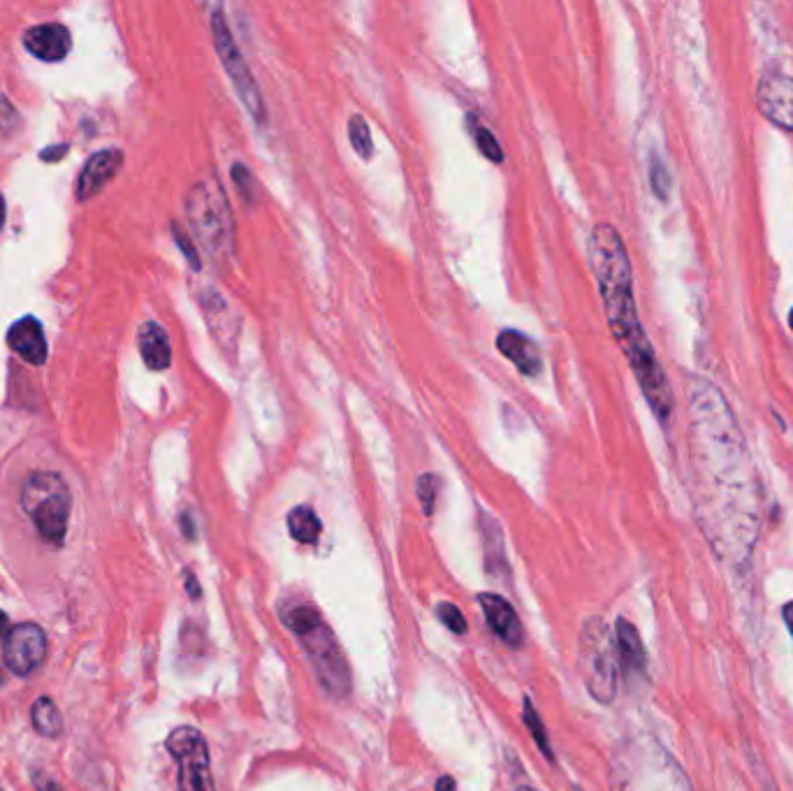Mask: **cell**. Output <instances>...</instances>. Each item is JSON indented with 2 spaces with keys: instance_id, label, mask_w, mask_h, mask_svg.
<instances>
[{
  "instance_id": "6da1fadb",
  "label": "cell",
  "mask_w": 793,
  "mask_h": 791,
  "mask_svg": "<svg viewBox=\"0 0 793 791\" xmlns=\"http://www.w3.org/2000/svg\"><path fill=\"white\" fill-rule=\"evenodd\" d=\"M691 399V462L701 527L724 557L752 553L759 525V481L747 441L729 402L705 379H694Z\"/></svg>"
},
{
  "instance_id": "7a4b0ae2",
  "label": "cell",
  "mask_w": 793,
  "mask_h": 791,
  "mask_svg": "<svg viewBox=\"0 0 793 791\" xmlns=\"http://www.w3.org/2000/svg\"><path fill=\"white\" fill-rule=\"evenodd\" d=\"M587 256L596 286H599L603 309H606L610 332L620 344L622 353L627 355L654 416L668 425L675 409V395L659 365L652 341L640 323L634 297V272H631V260L620 232L610 223H596L587 242Z\"/></svg>"
},
{
  "instance_id": "3957f363",
  "label": "cell",
  "mask_w": 793,
  "mask_h": 791,
  "mask_svg": "<svg viewBox=\"0 0 793 791\" xmlns=\"http://www.w3.org/2000/svg\"><path fill=\"white\" fill-rule=\"evenodd\" d=\"M610 791H689L680 766L652 738H631L610 764Z\"/></svg>"
},
{
  "instance_id": "277c9868",
  "label": "cell",
  "mask_w": 793,
  "mask_h": 791,
  "mask_svg": "<svg viewBox=\"0 0 793 791\" xmlns=\"http://www.w3.org/2000/svg\"><path fill=\"white\" fill-rule=\"evenodd\" d=\"M188 228L207 256L228 260L235 251V219L216 179H202L188 188L184 198Z\"/></svg>"
},
{
  "instance_id": "5b68a950",
  "label": "cell",
  "mask_w": 793,
  "mask_h": 791,
  "mask_svg": "<svg viewBox=\"0 0 793 791\" xmlns=\"http://www.w3.org/2000/svg\"><path fill=\"white\" fill-rule=\"evenodd\" d=\"M578 666L587 692L599 703H613L620 687V657L615 636L601 618H589L582 624Z\"/></svg>"
},
{
  "instance_id": "8992f818",
  "label": "cell",
  "mask_w": 793,
  "mask_h": 791,
  "mask_svg": "<svg viewBox=\"0 0 793 791\" xmlns=\"http://www.w3.org/2000/svg\"><path fill=\"white\" fill-rule=\"evenodd\" d=\"M70 506L68 483L54 471H38L21 488V509L33 520L42 539L52 546H61L68 534Z\"/></svg>"
},
{
  "instance_id": "52a82bcc",
  "label": "cell",
  "mask_w": 793,
  "mask_h": 791,
  "mask_svg": "<svg viewBox=\"0 0 793 791\" xmlns=\"http://www.w3.org/2000/svg\"><path fill=\"white\" fill-rule=\"evenodd\" d=\"M209 28H212V40L218 58H221V65L228 72L232 86H235L239 100H242L244 110L249 112V116L260 126L267 123V105L263 93H260V86L253 77V72L246 63V58L239 49L237 40L232 38L228 21H225L223 7L214 5L212 14H209Z\"/></svg>"
},
{
  "instance_id": "ba28073f",
  "label": "cell",
  "mask_w": 793,
  "mask_h": 791,
  "mask_svg": "<svg viewBox=\"0 0 793 791\" xmlns=\"http://www.w3.org/2000/svg\"><path fill=\"white\" fill-rule=\"evenodd\" d=\"M300 638L325 692L334 699H346L351 692V669L332 629L320 620L311 629L302 631Z\"/></svg>"
},
{
  "instance_id": "9c48e42d",
  "label": "cell",
  "mask_w": 793,
  "mask_h": 791,
  "mask_svg": "<svg viewBox=\"0 0 793 791\" xmlns=\"http://www.w3.org/2000/svg\"><path fill=\"white\" fill-rule=\"evenodd\" d=\"M165 747L179 766V791H216L207 743L198 729H174L167 736Z\"/></svg>"
},
{
  "instance_id": "30bf717a",
  "label": "cell",
  "mask_w": 793,
  "mask_h": 791,
  "mask_svg": "<svg viewBox=\"0 0 793 791\" xmlns=\"http://www.w3.org/2000/svg\"><path fill=\"white\" fill-rule=\"evenodd\" d=\"M47 655V636L33 622H21L7 631L3 638V657L7 669L26 678L38 669Z\"/></svg>"
},
{
  "instance_id": "8fae6325",
  "label": "cell",
  "mask_w": 793,
  "mask_h": 791,
  "mask_svg": "<svg viewBox=\"0 0 793 791\" xmlns=\"http://www.w3.org/2000/svg\"><path fill=\"white\" fill-rule=\"evenodd\" d=\"M756 105L770 123L793 133V77L766 72L756 86Z\"/></svg>"
},
{
  "instance_id": "7c38bea8",
  "label": "cell",
  "mask_w": 793,
  "mask_h": 791,
  "mask_svg": "<svg viewBox=\"0 0 793 791\" xmlns=\"http://www.w3.org/2000/svg\"><path fill=\"white\" fill-rule=\"evenodd\" d=\"M198 300L202 311H205L209 330H212V335L216 337L218 346H221L223 351H237L242 318H239L235 309H232V304L225 300L216 288H207Z\"/></svg>"
},
{
  "instance_id": "4fadbf2b",
  "label": "cell",
  "mask_w": 793,
  "mask_h": 791,
  "mask_svg": "<svg viewBox=\"0 0 793 791\" xmlns=\"http://www.w3.org/2000/svg\"><path fill=\"white\" fill-rule=\"evenodd\" d=\"M24 47L45 63L63 61L72 49V35L63 24H40L24 33Z\"/></svg>"
},
{
  "instance_id": "5bb4252c",
  "label": "cell",
  "mask_w": 793,
  "mask_h": 791,
  "mask_svg": "<svg viewBox=\"0 0 793 791\" xmlns=\"http://www.w3.org/2000/svg\"><path fill=\"white\" fill-rule=\"evenodd\" d=\"M123 163V154L119 149H105L93 154L86 161L82 174L77 181V200H91L93 195H98L103 188L114 179V174L119 172Z\"/></svg>"
},
{
  "instance_id": "9a60e30c",
  "label": "cell",
  "mask_w": 793,
  "mask_h": 791,
  "mask_svg": "<svg viewBox=\"0 0 793 791\" xmlns=\"http://www.w3.org/2000/svg\"><path fill=\"white\" fill-rule=\"evenodd\" d=\"M478 599H480V606H483V613H485L487 622H490L494 634H497L506 645H511V648H520L522 638H525V631H522L520 618H518V613L513 611V606L508 604L504 597H499V594H492V592L480 594Z\"/></svg>"
},
{
  "instance_id": "2e32d148",
  "label": "cell",
  "mask_w": 793,
  "mask_h": 791,
  "mask_svg": "<svg viewBox=\"0 0 793 791\" xmlns=\"http://www.w3.org/2000/svg\"><path fill=\"white\" fill-rule=\"evenodd\" d=\"M7 344L14 353H19L28 365H45L47 360V339L42 323L35 316H24L7 332Z\"/></svg>"
},
{
  "instance_id": "e0dca14e",
  "label": "cell",
  "mask_w": 793,
  "mask_h": 791,
  "mask_svg": "<svg viewBox=\"0 0 793 791\" xmlns=\"http://www.w3.org/2000/svg\"><path fill=\"white\" fill-rule=\"evenodd\" d=\"M497 348L506 360H511L525 376H536L543 369V358L536 341L520 330H501Z\"/></svg>"
},
{
  "instance_id": "ac0fdd59",
  "label": "cell",
  "mask_w": 793,
  "mask_h": 791,
  "mask_svg": "<svg viewBox=\"0 0 793 791\" xmlns=\"http://www.w3.org/2000/svg\"><path fill=\"white\" fill-rule=\"evenodd\" d=\"M615 645L617 657H620V669L627 676H645L647 655L645 645L640 641L638 629L629 620L620 618L615 624Z\"/></svg>"
},
{
  "instance_id": "d6986e66",
  "label": "cell",
  "mask_w": 793,
  "mask_h": 791,
  "mask_svg": "<svg viewBox=\"0 0 793 791\" xmlns=\"http://www.w3.org/2000/svg\"><path fill=\"white\" fill-rule=\"evenodd\" d=\"M137 346H140L142 360L151 372H165L172 365V346L165 328L156 321H147L137 335Z\"/></svg>"
},
{
  "instance_id": "ffe728a7",
  "label": "cell",
  "mask_w": 793,
  "mask_h": 791,
  "mask_svg": "<svg viewBox=\"0 0 793 791\" xmlns=\"http://www.w3.org/2000/svg\"><path fill=\"white\" fill-rule=\"evenodd\" d=\"M480 536H483L487 571H490L492 576H501V573L508 569L504 534H501V527L497 525V520L490 518L487 513H480Z\"/></svg>"
},
{
  "instance_id": "44dd1931",
  "label": "cell",
  "mask_w": 793,
  "mask_h": 791,
  "mask_svg": "<svg viewBox=\"0 0 793 791\" xmlns=\"http://www.w3.org/2000/svg\"><path fill=\"white\" fill-rule=\"evenodd\" d=\"M288 529L290 536H293L297 543L314 546V543L320 539L323 525H320L314 509H309V506H295V509L288 513Z\"/></svg>"
},
{
  "instance_id": "7402d4cb",
  "label": "cell",
  "mask_w": 793,
  "mask_h": 791,
  "mask_svg": "<svg viewBox=\"0 0 793 791\" xmlns=\"http://www.w3.org/2000/svg\"><path fill=\"white\" fill-rule=\"evenodd\" d=\"M31 717H33V727L40 736H45V738L61 736L63 717H61V713H58L56 703L49 699V696H40V699L33 703Z\"/></svg>"
},
{
  "instance_id": "603a6c76",
  "label": "cell",
  "mask_w": 793,
  "mask_h": 791,
  "mask_svg": "<svg viewBox=\"0 0 793 791\" xmlns=\"http://www.w3.org/2000/svg\"><path fill=\"white\" fill-rule=\"evenodd\" d=\"M348 140H351V147L360 158H365V161L374 158V140H371V130L365 116L353 114L348 119Z\"/></svg>"
},
{
  "instance_id": "cb8c5ba5",
  "label": "cell",
  "mask_w": 793,
  "mask_h": 791,
  "mask_svg": "<svg viewBox=\"0 0 793 791\" xmlns=\"http://www.w3.org/2000/svg\"><path fill=\"white\" fill-rule=\"evenodd\" d=\"M471 135H474V142L480 154H483L487 161L492 163H501L504 161V151L499 147V140L494 137V133L490 128L480 126L478 121H474V130H471Z\"/></svg>"
},
{
  "instance_id": "d4e9b609",
  "label": "cell",
  "mask_w": 793,
  "mask_h": 791,
  "mask_svg": "<svg viewBox=\"0 0 793 791\" xmlns=\"http://www.w3.org/2000/svg\"><path fill=\"white\" fill-rule=\"evenodd\" d=\"M420 504H423V513L432 515L436 506V495H439V478L434 474H423L416 483Z\"/></svg>"
},
{
  "instance_id": "484cf974",
  "label": "cell",
  "mask_w": 793,
  "mask_h": 791,
  "mask_svg": "<svg viewBox=\"0 0 793 791\" xmlns=\"http://www.w3.org/2000/svg\"><path fill=\"white\" fill-rule=\"evenodd\" d=\"M525 722L531 731V736H534V740L538 743V747H541V752L552 761V747L548 743V734H545L543 724H541V720H538V713L534 710V706H531L529 699H525Z\"/></svg>"
},
{
  "instance_id": "4316f807",
  "label": "cell",
  "mask_w": 793,
  "mask_h": 791,
  "mask_svg": "<svg viewBox=\"0 0 793 791\" xmlns=\"http://www.w3.org/2000/svg\"><path fill=\"white\" fill-rule=\"evenodd\" d=\"M436 615H439V620L446 624L450 631H455V634H464V631H467V620H464L462 611L455 604H439Z\"/></svg>"
},
{
  "instance_id": "83f0119b",
  "label": "cell",
  "mask_w": 793,
  "mask_h": 791,
  "mask_svg": "<svg viewBox=\"0 0 793 791\" xmlns=\"http://www.w3.org/2000/svg\"><path fill=\"white\" fill-rule=\"evenodd\" d=\"M650 181H652L654 193L659 195V200H668V186H671V179H668V172L664 168V163L659 161V156H652Z\"/></svg>"
},
{
  "instance_id": "f1b7e54d",
  "label": "cell",
  "mask_w": 793,
  "mask_h": 791,
  "mask_svg": "<svg viewBox=\"0 0 793 791\" xmlns=\"http://www.w3.org/2000/svg\"><path fill=\"white\" fill-rule=\"evenodd\" d=\"M232 181H235V186H237V191L242 193V198L249 202V200H253V179H251V172H249V168H244L242 163H235L232 165Z\"/></svg>"
},
{
  "instance_id": "f546056e",
  "label": "cell",
  "mask_w": 793,
  "mask_h": 791,
  "mask_svg": "<svg viewBox=\"0 0 793 791\" xmlns=\"http://www.w3.org/2000/svg\"><path fill=\"white\" fill-rule=\"evenodd\" d=\"M172 235H174V239H177V244H179V249L186 253V258H188V263H191L195 270H200V258H198V251H195V246H193V242L191 239H188L184 232H181V228L177 226V223H174L172 226Z\"/></svg>"
},
{
  "instance_id": "4dcf8cb0",
  "label": "cell",
  "mask_w": 793,
  "mask_h": 791,
  "mask_svg": "<svg viewBox=\"0 0 793 791\" xmlns=\"http://www.w3.org/2000/svg\"><path fill=\"white\" fill-rule=\"evenodd\" d=\"M35 787H38V791H63L54 780L45 778V775H35Z\"/></svg>"
},
{
  "instance_id": "1f68e13d",
  "label": "cell",
  "mask_w": 793,
  "mask_h": 791,
  "mask_svg": "<svg viewBox=\"0 0 793 791\" xmlns=\"http://www.w3.org/2000/svg\"><path fill=\"white\" fill-rule=\"evenodd\" d=\"M65 151H68L65 144H61V147H49V151L42 154V161H56V158H61L65 154Z\"/></svg>"
},
{
  "instance_id": "d6a6232c",
  "label": "cell",
  "mask_w": 793,
  "mask_h": 791,
  "mask_svg": "<svg viewBox=\"0 0 793 791\" xmlns=\"http://www.w3.org/2000/svg\"><path fill=\"white\" fill-rule=\"evenodd\" d=\"M782 618H784V624H787L789 634H791V638H793V601H789V604H784V608H782Z\"/></svg>"
},
{
  "instance_id": "836d02e7",
  "label": "cell",
  "mask_w": 793,
  "mask_h": 791,
  "mask_svg": "<svg viewBox=\"0 0 793 791\" xmlns=\"http://www.w3.org/2000/svg\"><path fill=\"white\" fill-rule=\"evenodd\" d=\"M186 587H188V594H191L193 599L200 597V587H198V580H195L193 573H186Z\"/></svg>"
},
{
  "instance_id": "e575fe53",
  "label": "cell",
  "mask_w": 793,
  "mask_h": 791,
  "mask_svg": "<svg viewBox=\"0 0 793 791\" xmlns=\"http://www.w3.org/2000/svg\"><path fill=\"white\" fill-rule=\"evenodd\" d=\"M436 791H455V780L448 778V775H443V778L436 782Z\"/></svg>"
},
{
  "instance_id": "d590c367",
  "label": "cell",
  "mask_w": 793,
  "mask_h": 791,
  "mask_svg": "<svg viewBox=\"0 0 793 791\" xmlns=\"http://www.w3.org/2000/svg\"><path fill=\"white\" fill-rule=\"evenodd\" d=\"M181 527H184V532L188 539H193L195 536V527L191 525V520H188V515H181Z\"/></svg>"
},
{
  "instance_id": "8d00e7d4",
  "label": "cell",
  "mask_w": 793,
  "mask_h": 791,
  "mask_svg": "<svg viewBox=\"0 0 793 791\" xmlns=\"http://www.w3.org/2000/svg\"><path fill=\"white\" fill-rule=\"evenodd\" d=\"M10 629H12V627H10V624H7V615H5L3 611H0V636L5 638V634H7V631H10Z\"/></svg>"
},
{
  "instance_id": "74e56055",
  "label": "cell",
  "mask_w": 793,
  "mask_h": 791,
  "mask_svg": "<svg viewBox=\"0 0 793 791\" xmlns=\"http://www.w3.org/2000/svg\"><path fill=\"white\" fill-rule=\"evenodd\" d=\"M5 214H7V209H5V198H3V193H0V230H3Z\"/></svg>"
},
{
  "instance_id": "f35d334b",
  "label": "cell",
  "mask_w": 793,
  "mask_h": 791,
  "mask_svg": "<svg viewBox=\"0 0 793 791\" xmlns=\"http://www.w3.org/2000/svg\"><path fill=\"white\" fill-rule=\"evenodd\" d=\"M789 323H791V328H793V309H791V316H789Z\"/></svg>"
},
{
  "instance_id": "ab89813d",
  "label": "cell",
  "mask_w": 793,
  "mask_h": 791,
  "mask_svg": "<svg viewBox=\"0 0 793 791\" xmlns=\"http://www.w3.org/2000/svg\"><path fill=\"white\" fill-rule=\"evenodd\" d=\"M515 791H534V789H527V787H522V789H515Z\"/></svg>"
}]
</instances>
